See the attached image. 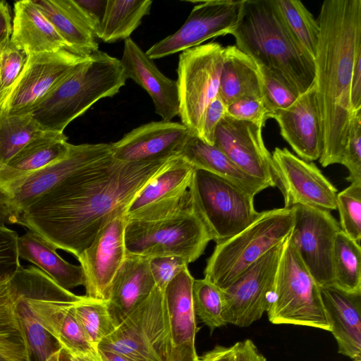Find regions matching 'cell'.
Returning <instances> with one entry per match:
<instances>
[{
	"instance_id": "1",
	"label": "cell",
	"mask_w": 361,
	"mask_h": 361,
	"mask_svg": "<svg viewBox=\"0 0 361 361\" xmlns=\"http://www.w3.org/2000/svg\"><path fill=\"white\" fill-rule=\"evenodd\" d=\"M178 155L133 162L111 155L60 180L30 206L16 224L77 258L103 227L124 216L140 191Z\"/></svg>"
},
{
	"instance_id": "2",
	"label": "cell",
	"mask_w": 361,
	"mask_h": 361,
	"mask_svg": "<svg viewBox=\"0 0 361 361\" xmlns=\"http://www.w3.org/2000/svg\"><path fill=\"white\" fill-rule=\"evenodd\" d=\"M314 86L323 127L324 167L341 164L347 142L350 87L361 51V0H325L317 20Z\"/></svg>"
},
{
	"instance_id": "3",
	"label": "cell",
	"mask_w": 361,
	"mask_h": 361,
	"mask_svg": "<svg viewBox=\"0 0 361 361\" xmlns=\"http://www.w3.org/2000/svg\"><path fill=\"white\" fill-rule=\"evenodd\" d=\"M230 35L239 50L259 67L280 72L300 95L314 85V60L290 32L274 0H242Z\"/></svg>"
},
{
	"instance_id": "4",
	"label": "cell",
	"mask_w": 361,
	"mask_h": 361,
	"mask_svg": "<svg viewBox=\"0 0 361 361\" xmlns=\"http://www.w3.org/2000/svg\"><path fill=\"white\" fill-rule=\"evenodd\" d=\"M126 80L120 60L99 50L78 64L30 114L43 130L63 133L97 102L116 94Z\"/></svg>"
},
{
	"instance_id": "5",
	"label": "cell",
	"mask_w": 361,
	"mask_h": 361,
	"mask_svg": "<svg viewBox=\"0 0 361 361\" xmlns=\"http://www.w3.org/2000/svg\"><path fill=\"white\" fill-rule=\"evenodd\" d=\"M124 237L126 255L147 258L178 256L188 264L196 261L212 240L193 207L191 193L160 216L126 219Z\"/></svg>"
},
{
	"instance_id": "6",
	"label": "cell",
	"mask_w": 361,
	"mask_h": 361,
	"mask_svg": "<svg viewBox=\"0 0 361 361\" xmlns=\"http://www.w3.org/2000/svg\"><path fill=\"white\" fill-rule=\"evenodd\" d=\"M11 280L37 322L68 353L101 361L98 350L89 341L73 312V303L82 296L61 288L31 265H20Z\"/></svg>"
},
{
	"instance_id": "7",
	"label": "cell",
	"mask_w": 361,
	"mask_h": 361,
	"mask_svg": "<svg viewBox=\"0 0 361 361\" xmlns=\"http://www.w3.org/2000/svg\"><path fill=\"white\" fill-rule=\"evenodd\" d=\"M293 223V207L259 212L243 231L216 244L207 259L204 279L221 289L228 287L266 252L285 241Z\"/></svg>"
},
{
	"instance_id": "8",
	"label": "cell",
	"mask_w": 361,
	"mask_h": 361,
	"mask_svg": "<svg viewBox=\"0 0 361 361\" xmlns=\"http://www.w3.org/2000/svg\"><path fill=\"white\" fill-rule=\"evenodd\" d=\"M267 315L274 324H293L329 331L319 286L300 259L290 235L279 263Z\"/></svg>"
},
{
	"instance_id": "9",
	"label": "cell",
	"mask_w": 361,
	"mask_h": 361,
	"mask_svg": "<svg viewBox=\"0 0 361 361\" xmlns=\"http://www.w3.org/2000/svg\"><path fill=\"white\" fill-rule=\"evenodd\" d=\"M189 189L193 207L216 243L243 231L259 214L255 197L207 171L195 169Z\"/></svg>"
},
{
	"instance_id": "10",
	"label": "cell",
	"mask_w": 361,
	"mask_h": 361,
	"mask_svg": "<svg viewBox=\"0 0 361 361\" xmlns=\"http://www.w3.org/2000/svg\"><path fill=\"white\" fill-rule=\"evenodd\" d=\"M123 354L135 361H169L173 349L164 292L155 287L97 350Z\"/></svg>"
},
{
	"instance_id": "11",
	"label": "cell",
	"mask_w": 361,
	"mask_h": 361,
	"mask_svg": "<svg viewBox=\"0 0 361 361\" xmlns=\"http://www.w3.org/2000/svg\"><path fill=\"white\" fill-rule=\"evenodd\" d=\"M224 47L209 42L182 51L176 80L181 123L200 137L205 111L219 94Z\"/></svg>"
},
{
	"instance_id": "12",
	"label": "cell",
	"mask_w": 361,
	"mask_h": 361,
	"mask_svg": "<svg viewBox=\"0 0 361 361\" xmlns=\"http://www.w3.org/2000/svg\"><path fill=\"white\" fill-rule=\"evenodd\" d=\"M285 241L269 250L231 285L222 289L223 317L226 324L247 327L268 311Z\"/></svg>"
},
{
	"instance_id": "13",
	"label": "cell",
	"mask_w": 361,
	"mask_h": 361,
	"mask_svg": "<svg viewBox=\"0 0 361 361\" xmlns=\"http://www.w3.org/2000/svg\"><path fill=\"white\" fill-rule=\"evenodd\" d=\"M112 155L111 144H71L62 158L30 174L0 204V225L16 224L42 195L73 172Z\"/></svg>"
},
{
	"instance_id": "14",
	"label": "cell",
	"mask_w": 361,
	"mask_h": 361,
	"mask_svg": "<svg viewBox=\"0 0 361 361\" xmlns=\"http://www.w3.org/2000/svg\"><path fill=\"white\" fill-rule=\"evenodd\" d=\"M290 240L319 286L334 285L333 250L340 226L329 211L296 205Z\"/></svg>"
},
{
	"instance_id": "15",
	"label": "cell",
	"mask_w": 361,
	"mask_h": 361,
	"mask_svg": "<svg viewBox=\"0 0 361 361\" xmlns=\"http://www.w3.org/2000/svg\"><path fill=\"white\" fill-rule=\"evenodd\" d=\"M85 58L66 49L28 55L2 112L8 115L30 114Z\"/></svg>"
},
{
	"instance_id": "16",
	"label": "cell",
	"mask_w": 361,
	"mask_h": 361,
	"mask_svg": "<svg viewBox=\"0 0 361 361\" xmlns=\"http://www.w3.org/2000/svg\"><path fill=\"white\" fill-rule=\"evenodd\" d=\"M276 186L284 207L303 205L331 212L336 209L337 189L312 162L276 147L271 154Z\"/></svg>"
},
{
	"instance_id": "17",
	"label": "cell",
	"mask_w": 361,
	"mask_h": 361,
	"mask_svg": "<svg viewBox=\"0 0 361 361\" xmlns=\"http://www.w3.org/2000/svg\"><path fill=\"white\" fill-rule=\"evenodd\" d=\"M198 3L176 32L147 49L145 53L150 59L182 52L209 39L230 34L237 24L242 0H208Z\"/></svg>"
},
{
	"instance_id": "18",
	"label": "cell",
	"mask_w": 361,
	"mask_h": 361,
	"mask_svg": "<svg viewBox=\"0 0 361 361\" xmlns=\"http://www.w3.org/2000/svg\"><path fill=\"white\" fill-rule=\"evenodd\" d=\"M125 216L103 227L77 257L84 275L85 296L106 302L112 282L126 256Z\"/></svg>"
},
{
	"instance_id": "19",
	"label": "cell",
	"mask_w": 361,
	"mask_h": 361,
	"mask_svg": "<svg viewBox=\"0 0 361 361\" xmlns=\"http://www.w3.org/2000/svg\"><path fill=\"white\" fill-rule=\"evenodd\" d=\"M261 124L225 116L218 124L214 145L238 167L269 187H275L274 164L267 149Z\"/></svg>"
},
{
	"instance_id": "20",
	"label": "cell",
	"mask_w": 361,
	"mask_h": 361,
	"mask_svg": "<svg viewBox=\"0 0 361 361\" xmlns=\"http://www.w3.org/2000/svg\"><path fill=\"white\" fill-rule=\"evenodd\" d=\"M195 169L177 156L130 202L124 214L126 219H154L180 204L190 195Z\"/></svg>"
},
{
	"instance_id": "21",
	"label": "cell",
	"mask_w": 361,
	"mask_h": 361,
	"mask_svg": "<svg viewBox=\"0 0 361 361\" xmlns=\"http://www.w3.org/2000/svg\"><path fill=\"white\" fill-rule=\"evenodd\" d=\"M267 118L278 123L281 136L299 158L308 162L320 158L323 127L314 84L290 106L272 111Z\"/></svg>"
},
{
	"instance_id": "22",
	"label": "cell",
	"mask_w": 361,
	"mask_h": 361,
	"mask_svg": "<svg viewBox=\"0 0 361 361\" xmlns=\"http://www.w3.org/2000/svg\"><path fill=\"white\" fill-rule=\"evenodd\" d=\"M191 135L182 123L152 121L111 143V151L114 159L123 162L164 159L179 154Z\"/></svg>"
},
{
	"instance_id": "23",
	"label": "cell",
	"mask_w": 361,
	"mask_h": 361,
	"mask_svg": "<svg viewBox=\"0 0 361 361\" xmlns=\"http://www.w3.org/2000/svg\"><path fill=\"white\" fill-rule=\"evenodd\" d=\"M126 79H132L151 97L155 112L164 121H171L179 114L176 80L165 76L144 51L130 37L124 40L120 60Z\"/></svg>"
},
{
	"instance_id": "24",
	"label": "cell",
	"mask_w": 361,
	"mask_h": 361,
	"mask_svg": "<svg viewBox=\"0 0 361 361\" xmlns=\"http://www.w3.org/2000/svg\"><path fill=\"white\" fill-rule=\"evenodd\" d=\"M319 288L338 353L361 361V293H348L335 286Z\"/></svg>"
},
{
	"instance_id": "25",
	"label": "cell",
	"mask_w": 361,
	"mask_h": 361,
	"mask_svg": "<svg viewBox=\"0 0 361 361\" xmlns=\"http://www.w3.org/2000/svg\"><path fill=\"white\" fill-rule=\"evenodd\" d=\"M71 144L64 133L44 130L0 169V204L30 174L64 157Z\"/></svg>"
},
{
	"instance_id": "26",
	"label": "cell",
	"mask_w": 361,
	"mask_h": 361,
	"mask_svg": "<svg viewBox=\"0 0 361 361\" xmlns=\"http://www.w3.org/2000/svg\"><path fill=\"white\" fill-rule=\"evenodd\" d=\"M155 287L149 258L126 255L112 282L106 302L116 326L145 300Z\"/></svg>"
},
{
	"instance_id": "27",
	"label": "cell",
	"mask_w": 361,
	"mask_h": 361,
	"mask_svg": "<svg viewBox=\"0 0 361 361\" xmlns=\"http://www.w3.org/2000/svg\"><path fill=\"white\" fill-rule=\"evenodd\" d=\"M69 51L87 57L99 51L96 33L75 0H34Z\"/></svg>"
},
{
	"instance_id": "28",
	"label": "cell",
	"mask_w": 361,
	"mask_h": 361,
	"mask_svg": "<svg viewBox=\"0 0 361 361\" xmlns=\"http://www.w3.org/2000/svg\"><path fill=\"white\" fill-rule=\"evenodd\" d=\"M10 40L27 56L62 49L68 50L54 27L32 0L14 4Z\"/></svg>"
},
{
	"instance_id": "29",
	"label": "cell",
	"mask_w": 361,
	"mask_h": 361,
	"mask_svg": "<svg viewBox=\"0 0 361 361\" xmlns=\"http://www.w3.org/2000/svg\"><path fill=\"white\" fill-rule=\"evenodd\" d=\"M194 280L188 268H185L163 291L173 347L195 345L197 327L192 299Z\"/></svg>"
},
{
	"instance_id": "30",
	"label": "cell",
	"mask_w": 361,
	"mask_h": 361,
	"mask_svg": "<svg viewBox=\"0 0 361 361\" xmlns=\"http://www.w3.org/2000/svg\"><path fill=\"white\" fill-rule=\"evenodd\" d=\"M17 250L19 258L36 265L61 288L70 290L84 285L80 265L64 260L51 244L37 233L28 231L18 237Z\"/></svg>"
},
{
	"instance_id": "31",
	"label": "cell",
	"mask_w": 361,
	"mask_h": 361,
	"mask_svg": "<svg viewBox=\"0 0 361 361\" xmlns=\"http://www.w3.org/2000/svg\"><path fill=\"white\" fill-rule=\"evenodd\" d=\"M218 95L226 106L243 97L262 98L258 66L235 46L224 47Z\"/></svg>"
},
{
	"instance_id": "32",
	"label": "cell",
	"mask_w": 361,
	"mask_h": 361,
	"mask_svg": "<svg viewBox=\"0 0 361 361\" xmlns=\"http://www.w3.org/2000/svg\"><path fill=\"white\" fill-rule=\"evenodd\" d=\"M179 155L195 169L218 175L255 197L268 186L245 173L220 149L191 135Z\"/></svg>"
},
{
	"instance_id": "33",
	"label": "cell",
	"mask_w": 361,
	"mask_h": 361,
	"mask_svg": "<svg viewBox=\"0 0 361 361\" xmlns=\"http://www.w3.org/2000/svg\"><path fill=\"white\" fill-rule=\"evenodd\" d=\"M152 4L151 0H107L97 38L106 43L129 38L150 13Z\"/></svg>"
},
{
	"instance_id": "34",
	"label": "cell",
	"mask_w": 361,
	"mask_h": 361,
	"mask_svg": "<svg viewBox=\"0 0 361 361\" xmlns=\"http://www.w3.org/2000/svg\"><path fill=\"white\" fill-rule=\"evenodd\" d=\"M332 263L334 286L348 293H361L360 244L341 230L335 239Z\"/></svg>"
},
{
	"instance_id": "35",
	"label": "cell",
	"mask_w": 361,
	"mask_h": 361,
	"mask_svg": "<svg viewBox=\"0 0 361 361\" xmlns=\"http://www.w3.org/2000/svg\"><path fill=\"white\" fill-rule=\"evenodd\" d=\"M14 287L17 293L16 312L27 346V361H48L62 346L37 322L25 300Z\"/></svg>"
},
{
	"instance_id": "36",
	"label": "cell",
	"mask_w": 361,
	"mask_h": 361,
	"mask_svg": "<svg viewBox=\"0 0 361 361\" xmlns=\"http://www.w3.org/2000/svg\"><path fill=\"white\" fill-rule=\"evenodd\" d=\"M274 1L290 32L314 59L319 35L318 21L300 1Z\"/></svg>"
},
{
	"instance_id": "37",
	"label": "cell",
	"mask_w": 361,
	"mask_h": 361,
	"mask_svg": "<svg viewBox=\"0 0 361 361\" xmlns=\"http://www.w3.org/2000/svg\"><path fill=\"white\" fill-rule=\"evenodd\" d=\"M75 315L89 341L98 345L117 327L106 302L82 296L73 305Z\"/></svg>"
},
{
	"instance_id": "38",
	"label": "cell",
	"mask_w": 361,
	"mask_h": 361,
	"mask_svg": "<svg viewBox=\"0 0 361 361\" xmlns=\"http://www.w3.org/2000/svg\"><path fill=\"white\" fill-rule=\"evenodd\" d=\"M192 299L195 315L209 328L211 332L227 324L223 317L224 300L222 289L204 278L195 279Z\"/></svg>"
},
{
	"instance_id": "39",
	"label": "cell",
	"mask_w": 361,
	"mask_h": 361,
	"mask_svg": "<svg viewBox=\"0 0 361 361\" xmlns=\"http://www.w3.org/2000/svg\"><path fill=\"white\" fill-rule=\"evenodd\" d=\"M259 69L267 115L276 110L288 108L299 98L300 93L280 72L266 67H259Z\"/></svg>"
},
{
	"instance_id": "40",
	"label": "cell",
	"mask_w": 361,
	"mask_h": 361,
	"mask_svg": "<svg viewBox=\"0 0 361 361\" xmlns=\"http://www.w3.org/2000/svg\"><path fill=\"white\" fill-rule=\"evenodd\" d=\"M336 209L339 226L348 237L360 244L361 240V182L350 185L337 193Z\"/></svg>"
},
{
	"instance_id": "41",
	"label": "cell",
	"mask_w": 361,
	"mask_h": 361,
	"mask_svg": "<svg viewBox=\"0 0 361 361\" xmlns=\"http://www.w3.org/2000/svg\"><path fill=\"white\" fill-rule=\"evenodd\" d=\"M17 293L11 279L0 283V341L25 343L16 312Z\"/></svg>"
},
{
	"instance_id": "42",
	"label": "cell",
	"mask_w": 361,
	"mask_h": 361,
	"mask_svg": "<svg viewBox=\"0 0 361 361\" xmlns=\"http://www.w3.org/2000/svg\"><path fill=\"white\" fill-rule=\"evenodd\" d=\"M11 40L0 52V109L3 111L27 59Z\"/></svg>"
},
{
	"instance_id": "43",
	"label": "cell",
	"mask_w": 361,
	"mask_h": 361,
	"mask_svg": "<svg viewBox=\"0 0 361 361\" xmlns=\"http://www.w3.org/2000/svg\"><path fill=\"white\" fill-rule=\"evenodd\" d=\"M341 164L348 171V181L361 182V108L350 114L347 142Z\"/></svg>"
},
{
	"instance_id": "44",
	"label": "cell",
	"mask_w": 361,
	"mask_h": 361,
	"mask_svg": "<svg viewBox=\"0 0 361 361\" xmlns=\"http://www.w3.org/2000/svg\"><path fill=\"white\" fill-rule=\"evenodd\" d=\"M17 233L0 225V283L8 281L20 267Z\"/></svg>"
},
{
	"instance_id": "45",
	"label": "cell",
	"mask_w": 361,
	"mask_h": 361,
	"mask_svg": "<svg viewBox=\"0 0 361 361\" xmlns=\"http://www.w3.org/2000/svg\"><path fill=\"white\" fill-rule=\"evenodd\" d=\"M189 264L178 256H157L149 258V269L156 287L164 290L168 283Z\"/></svg>"
},
{
	"instance_id": "46",
	"label": "cell",
	"mask_w": 361,
	"mask_h": 361,
	"mask_svg": "<svg viewBox=\"0 0 361 361\" xmlns=\"http://www.w3.org/2000/svg\"><path fill=\"white\" fill-rule=\"evenodd\" d=\"M267 111L262 98L243 97L226 106V116L257 124L264 125Z\"/></svg>"
},
{
	"instance_id": "47",
	"label": "cell",
	"mask_w": 361,
	"mask_h": 361,
	"mask_svg": "<svg viewBox=\"0 0 361 361\" xmlns=\"http://www.w3.org/2000/svg\"><path fill=\"white\" fill-rule=\"evenodd\" d=\"M226 106L217 95L208 105L203 118L201 135L199 138L204 142L214 145L216 127L226 116Z\"/></svg>"
},
{
	"instance_id": "48",
	"label": "cell",
	"mask_w": 361,
	"mask_h": 361,
	"mask_svg": "<svg viewBox=\"0 0 361 361\" xmlns=\"http://www.w3.org/2000/svg\"><path fill=\"white\" fill-rule=\"evenodd\" d=\"M75 1L90 23L97 35L104 18L107 0H75Z\"/></svg>"
},
{
	"instance_id": "49",
	"label": "cell",
	"mask_w": 361,
	"mask_h": 361,
	"mask_svg": "<svg viewBox=\"0 0 361 361\" xmlns=\"http://www.w3.org/2000/svg\"><path fill=\"white\" fill-rule=\"evenodd\" d=\"M351 111L361 108V51L355 59L350 87Z\"/></svg>"
},
{
	"instance_id": "50",
	"label": "cell",
	"mask_w": 361,
	"mask_h": 361,
	"mask_svg": "<svg viewBox=\"0 0 361 361\" xmlns=\"http://www.w3.org/2000/svg\"><path fill=\"white\" fill-rule=\"evenodd\" d=\"M234 361H267L250 339L238 341L232 345Z\"/></svg>"
},
{
	"instance_id": "51",
	"label": "cell",
	"mask_w": 361,
	"mask_h": 361,
	"mask_svg": "<svg viewBox=\"0 0 361 361\" xmlns=\"http://www.w3.org/2000/svg\"><path fill=\"white\" fill-rule=\"evenodd\" d=\"M25 344L0 341V361H27Z\"/></svg>"
},
{
	"instance_id": "52",
	"label": "cell",
	"mask_w": 361,
	"mask_h": 361,
	"mask_svg": "<svg viewBox=\"0 0 361 361\" xmlns=\"http://www.w3.org/2000/svg\"><path fill=\"white\" fill-rule=\"evenodd\" d=\"M11 34V18L8 4L0 1V52L10 42Z\"/></svg>"
},
{
	"instance_id": "53",
	"label": "cell",
	"mask_w": 361,
	"mask_h": 361,
	"mask_svg": "<svg viewBox=\"0 0 361 361\" xmlns=\"http://www.w3.org/2000/svg\"><path fill=\"white\" fill-rule=\"evenodd\" d=\"M197 361H234L233 347L217 345L198 357Z\"/></svg>"
},
{
	"instance_id": "54",
	"label": "cell",
	"mask_w": 361,
	"mask_h": 361,
	"mask_svg": "<svg viewBox=\"0 0 361 361\" xmlns=\"http://www.w3.org/2000/svg\"><path fill=\"white\" fill-rule=\"evenodd\" d=\"M195 345L184 344L173 347L169 361H197Z\"/></svg>"
},
{
	"instance_id": "55",
	"label": "cell",
	"mask_w": 361,
	"mask_h": 361,
	"mask_svg": "<svg viewBox=\"0 0 361 361\" xmlns=\"http://www.w3.org/2000/svg\"><path fill=\"white\" fill-rule=\"evenodd\" d=\"M98 353L101 361H135L123 354L113 351L98 349Z\"/></svg>"
},
{
	"instance_id": "56",
	"label": "cell",
	"mask_w": 361,
	"mask_h": 361,
	"mask_svg": "<svg viewBox=\"0 0 361 361\" xmlns=\"http://www.w3.org/2000/svg\"><path fill=\"white\" fill-rule=\"evenodd\" d=\"M48 361H71L69 354L63 348L53 354Z\"/></svg>"
},
{
	"instance_id": "57",
	"label": "cell",
	"mask_w": 361,
	"mask_h": 361,
	"mask_svg": "<svg viewBox=\"0 0 361 361\" xmlns=\"http://www.w3.org/2000/svg\"><path fill=\"white\" fill-rule=\"evenodd\" d=\"M69 357L71 361H99L88 356L71 355L69 354Z\"/></svg>"
},
{
	"instance_id": "58",
	"label": "cell",
	"mask_w": 361,
	"mask_h": 361,
	"mask_svg": "<svg viewBox=\"0 0 361 361\" xmlns=\"http://www.w3.org/2000/svg\"><path fill=\"white\" fill-rule=\"evenodd\" d=\"M2 113V111L0 109V114Z\"/></svg>"
}]
</instances>
